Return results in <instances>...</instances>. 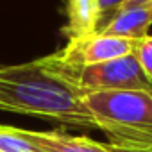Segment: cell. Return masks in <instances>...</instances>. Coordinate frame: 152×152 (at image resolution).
<instances>
[{
  "mask_svg": "<svg viewBox=\"0 0 152 152\" xmlns=\"http://www.w3.org/2000/svg\"><path fill=\"white\" fill-rule=\"evenodd\" d=\"M45 68L84 93L95 91H152V83L143 73L134 54L88 66H66L48 56L39 57Z\"/></svg>",
  "mask_w": 152,
  "mask_h": 152,
  "instance_id": "obj_3",
  "label": "cell"
},
{
  "mask_svg": "<svg viewBox=\"0 0 152 152\" xmlns=\"http://www.w3.org/2000/svg\"><path fill=\"white\" fill-rule=\"evenodd\" d=\"M127 4V0H99V6H100V18H102V23H100V27L104 25V18L109 15V18L115 15V13H118L124 6ZM107 18V20H109ZM106 20V22H107Z\"/></svg>",
  "mask_w": 152,
  "mask_h": 152,
  "instance_id": "obj_10",
  "label": "cell"
},
{
  "mask_svg": "<svg viewBox=\"0 0 152 152\" xmlns=\"http://www.w3.org/2000/svg\"><path fill=\"white\" fill-rule=\"evenodd\" d=\"M150 0H127V4L124 7H134V6H147ZM122 7V9H124Z\"/></svg>",
  "mask_w": 152,
  "mask_h": 152,
  "instance_id": "obj_12",
  "label": "cell"
},
{
  "mask_svg": "<svg viewBox=\"0 0 152 152\" xmlns=\"http://www.w3.org/2000/svg\"><path fill=\"white\" fill-rule=\"evenodd\" d=\"M0 111L73 127H95L83 93L45 68L41 59L0 64Z\"/></svg>",
  "mask_w": 152,
  "mask_h": 152,
  "instance_id": "obj_1",
  "label": "cell"
},
{
  "mask_svg": "<svg viewBox=\"0 0 152 152\" xmlns=\"http://www.w3.org/2000/svg\"><path fill=\"white\" fill-rule=\"evenodd\" d=\"M64 16L66 23L61 32L68 41L99 32L102 23L99 0H64Z\"/></svg>",
  "mask_w": 152,
  "mask_h": 152,
  "instance_id": "obj_7",
  "label": "cell"
},
{
  "mask_svg": "<svg viewBox=\"0 0 152 152\" xmlns=\"http://www.w3.org/2000/svg\"><path fill=\"white\" fill-rule=\"evenodd\" d=\"M140 41L116 38L107 34H90L83 38H75L66 43L61 50L50 54V57L66 66H88L97 63H106L111 59L125 57L134 54Z\"/></svg>",
  "mask_w": 152,
  "mask_h": 152,
  "instance_id": "obj_4",
  "label": "cell"
},
{
  "mask_svg": "<svg viewBox=\"0 0 152 152\" xmlns=\"http://www.w3.org/2000/svg\"><path fill=\"white\" fill-rule=\"evenodd\" d=\"M83 102L111 145L152 150V91H95Z\"/></svg>",
  "mask_w": 152,
  "mask_h": 152,
  "instance_id": "obj_2",
  "label": "cell"
},
{
  "mask_svg": "<svg viewBox=\"0 0 152 152\" xmlns=\"http://www.w3.org/2000/svg\"><path fill=\"white\" fill-rule=\"evenodd\" d=\"M0 152H41L25 140L20 127L0 124Z\"/></svg>",
  "mask_w": 152,
  "mask_h": 152,
  "instance_id": "obj_8",
  "label": "cell"
},
{
  "mask_svg": "<svg viewBox=\"0 0 152 152\" xmlns=\"http://www.w3.org/2000/svg\"><path fill=\"white\" fill-rule=\"evenodd\" d=\"M29 140L41 152H111L107 143H99L88 136H75L63 131H32L22 129Z\"/></svg>",
  "mask_w": 152,
  "mask_h": 152,
  "instance_id": "obj_5",
  "label": "cell"
},
{
  "mask_svg": "<svg viewBox=\"0 0 152 152\" xmlns=\"http://www.w3.org/2000/svg\"><path fill=\"white\" fill-rule=\"evenodd\" d=\"M150 25H152V9L148 6H134V7H124L118 13H115L107 22H104L99 32L140 41L145 36H148Z\"/></svg>",
  "mask_w": 152,
  "mask_h": 152,
  "instance_id": "obj_6",
  "label": "cell"
},
{
  "mask_svg": "<svg viewBox=\"0 0 152 152\" xmlns=\"http://www.w3.org/2000/svg\"><path fill=\"white\" fill-rule=\"evenodd\" d=\"M111 152H152V150H140V148H124V147H115L111 143H107Z\"/></svg>",
  "mask_w": 152,
  "mask_h": 152,
  "instance_id": "obj_11",
  "label": "cell"
},
{
  "mask_svg": "<svg viewBox=\"0 0 152 152\" xmlns=\"http://www.w3.org/2000/svg\"><path fill=\"white\" fill-rule=\"evenodd\" d=\"M134 56L143 70V73L147 75V79L152 83V36H145L143 39H140L136 50H134Z\"/></svg>",
  "mask_w": 152,
  "mask_h": 152,
  "instance_id": "obj_9",
  "label": "cell"
}]
</instances>
